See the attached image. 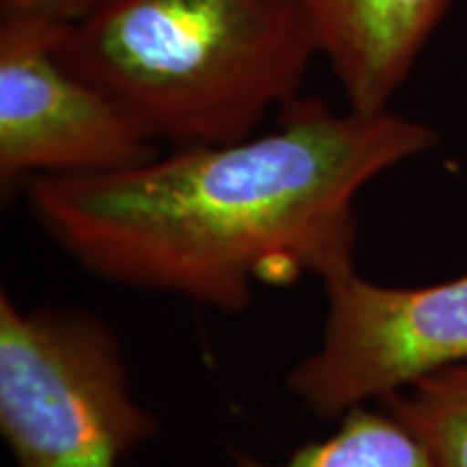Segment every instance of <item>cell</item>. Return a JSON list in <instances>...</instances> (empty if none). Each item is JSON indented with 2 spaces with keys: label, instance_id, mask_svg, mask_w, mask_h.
Returning <instances> with one entry per match:
<instances>
[{
  "label": "cell",
  "instance_id": "obj_5",
  "mask_svg": "<svg viewBox=\"0 0 467 467\" xmlns=\"http://www.w3.org/2000/svg\"><path fill=\"white\" fill-rule=\"evenodd\" d=\"M67 25L0 14V184L5 195L37 175H98L159 159L145 128L57 57Z\"/></svg>",
  "mask_w": 467,
  "mask_h": 467
},
{
  "label": "cell",
  "instance_id": "obj_6",
  "mask_svg": "<svg viewBox=\"0 0 467 467\" xmlns=\"http://www.w3.org/2000/svg\"><path fill=\"white\" fill-rule=\"evenodd\" d=\"M358 113H381L451 0H292Z\"/></svg>",
  "mask_w": 467,
  "mask_h": 467
},
{
  "label": "cell",
  "instance_id": "obj_4",
  "mask_svg": "<svg viewBox=\"0 0 467 467\" xmlns=\"http://www.w3.org/2000/svg\"><path fill=\"white\" fill-rule=\"evenodd\" d=\"M323 290L318 347L285 375V389L312 416L340 420L350 409L467 361V273L396 288L355 271Z\"/></svg>",
  "mask_w": 467,
  "mask_h": 467
},
{
  "label": "cell",
  "instance_id": "obj_2",
  "mask_svg": "<svg viewBox=\"0 0 467 467\" xmlns=\"http://www.w3.org/2000/svg\"><path fill=\"white\" fill-rule=\"evenodd\" d=\"M318 46L292 0H109L58 61L173 148L247 139L299 98Z\"/></svg>",
  "mask_w": 467,
  "mask_h": 467
},
{
  "label": "cell",
  "instance_id": "obj_7",
  "mask_svg": "<svg viewBox=\"0 0 467 467\" xmlns=\"http://www.w3.org/2000/svg\"><path fill=\"white\" fill-rule=\"evenodd\" d=\"M234 467H435L418 437L381 407H355L329 437L301 446L284 463L232 451Z\"/></svg>",
  "mask_w": 467,
  "mask_h": 467
},
{
  "label": "cell",
  "instance_id": "obj_1",
  "mask_svg": "<svg viewBox=\"0 0 467 467\" xmlns=\"http://www.w3.org/2000/svg\"><path fill=\"white\" fill-rule=\"evenodd\" d=\"M440 137L392 110L296 98L266 134L186 145L134 169L37 175L28 213L80 268L124 288L247 312L262 285L358 271L355 202Z\"/></svg>",
  "mask_w": 467,
  "mask_h": 467
},
{
  "label": "cell",
  "instance_id": "obj_9",
  "mask_svg": "<svg viewBox=\"0 0 467 467\" xmlns=\"http://www.w3.org/2000/svg\"><path fill=\"white\" fill-rule=\"evenodd\" d=\"M109 0H0V14L48 17L61 25H74Z\"/></svg>",
  "mask_w": 467,
  "mask_h": 467
},
{
  "label": "cell",
  "instance_id": "obj_3",
  "mask_svg": "<svg viewBox=\"0 0 467 467\" xmlns=\"http://www.w3.org/2000/svg\"><path fill=\"white\" fill-rule=\"evenodd\" d=\"M159 431L107 320L25 309L3 290L0 433L17 467H119Z\"/></svg>",
  "mask_w": 467,
  "mask_h": 467
},
{
  "label": "cell",
  "instance_id": "obj_8",
  "mask_svg": "<svg viewBox=\"0 0 467 467\" xmlns=\"http://www.w3.org/2000/svg\"><path fill=\"white\" fill-rule=\"evenodd\" d=\"M379 402L418 437L435 467H467V361Z\"/></svg>",
  "mask_w": 467,
  "mask_h": 467
}]
</instances>
